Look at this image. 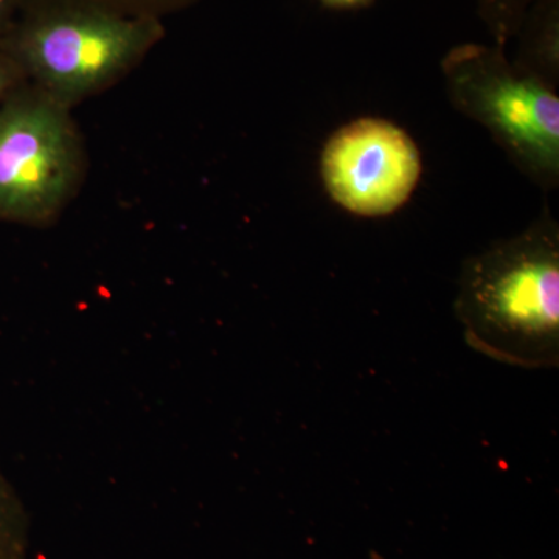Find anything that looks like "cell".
Wrapping results in <instances>:
<instances>
[{
  "mask_svg": "<svg viewBox=\"0 0 559 559\" xmlns=\"http://www.w3.org/2000/svg\"><path fill=\"white\" fill-rule=\"evenodd\" d=\"M455 311L474 352L518 369H558L557 238L532 234L469 260Z\"/></svg>",
  "mask_w": 559,
  "mask_h": 559,
  "instance_id": "obj_1",
  "label": "cell"
},
{
  "mask_svg": "<svg viewBox=\"0 0 559 559\" xmlns=\"http://www.w3.org/2000/svg\"><path fill=\"white\" fill-rule=\"evenodd\" d=\"M84 173L86 151L70 109L22 84L0 106V221L53 224Z\"/></svg>",
  "mask_w": 559,
  "mask_h": 559,
  "instance_id": "obj_3",
  "label": "cell"
},
{
  "mask_svg": "<svg viewBox=\"0 0 559 559\" xmlns=\"http://www.w3.org/2000/svg\"><path fill=\"white\" fill-rule=\"evenodd\" d=\"M44 2H61V0H24V9ZM70 2L97 3V5L123 11V13L146 14V16H156L164 20L167 14L187 9V7L193 5L200 0H70Z\"/></svg>",
  "mask_w": 559,
  "mask_h": 559,
  "instance_id": "obj_7",
  "label": "cell"
},
{
  "mask_svg": "<svg viewBox=\"0 0 559 559\" xmlns=\"http://www.w3.org/2000/svg\"><path fill=\"white\" fill-rule=\"evenodd\" d=\"M25 83L27 80H25L20 66L0 39V106Z\"/></svg>",
  "mask_w": 559,
  "mask_h": 559,
  "instance_id": "obj_9",
  "label": "cell"
},
{
  "mask_svg": "<svg viewBox=\"0 0 559 559\" xmlns=\"http://www.w3.org/2000/svg\"><path fill=\"white\" fill-rule=\"evenodd\" d=\"M535 0H479L480 14L496 38L503 40L521 27Z\"/></svg>",
  "mask_w": 559,
  "mask_h": 559,
  "instance_id": "obj_6",
  "label": "cell"
},
{
  "mask_svg": "<svg viewBox=\"0 0 559 559\" xmlns=\"http://www.w3.org/2000/svg\"><path fill=\"white\" fill-rule=\"evenodd\" d=\"M320 2L334 9H353V7L366 5L370 0H320Z\"/></svg>",
  "mask_w": 559,
  "mask_h": 559,
  "instance_id": "obj_11",
  "label": "cell"
},
{
  "mask_svg": "<svg viewBox=\"0 0 559 559\" xmlns=\"http://www.w3.org/2000/svg\"><path fill=\"white\" fill-rule=\"evenodd\" d=\"M24 10V0H0V39L13 28Z\"/></svg>",
  "mask_w": 559,
  "mask_h": 559,
  "instance_id": "obj_10",
  "label": "cell"
},
{
  "mask_svg": "<svg viewBox=\"0 0 559 559\" xmlns=\"http://www.w3.org/2000/svg\"><path fill=\"white\" fill-rule=\"evenodd\" d=\"M452 79L471 83L481 119L510 145L546 167H557L559 102L539 81L520 75L498 50L463 46L447 60Z\"/></svg>",
  "mask_w": 559,
  "mask_h": 559,
  "instance_id": "obj_5",
  "label": "cell"
},
{
  "mask_svg": "<svg viewBox=\"0 0 559 559\" xmlns=\"http://www.w3.org/2000/svg\"><path fill=\"white\" fill-rule=\"evenodd\" d=\"M14 516H16V499L5 479V474L0 468V559L7 558L13 544Z\"/></svg>",
  "mask_w": 559,
  "mask_h": 559,
  "instance_id": "obj_8",
  "label": "cell"
},
{
  "mask_svg": "<svg viewBox=\"0 0 559 559\" xmlns=\"http://www.w3.org/2000/svg\"><path fill=\"white\" fill-rule=\"evenodd\" d=\"M326 189L342 207L382 216L401 207L417 186L421 160L406 132L384 120L353 121L323 151Z\"/></svg>",
  "mask_w": 559,
  "mask_h": 559,
  "instance_id": "obj_4",
  "label": "cell"
},
{
  "mask_svg": "<svg viewBox=\"0 0 559 559\" xmlns=\"http://www.w3.org/2000/svg\"><path fill=\"white\" fill-rule=\"evenodd\" d=\"M370 559H385L382 557L381 554H378V551H370Z\"/></svg>",
  "mask_w": 559,
  "mask_h": 559,
  "instance_id": "obj_12",
  "label": "cell"
},
{
  "mask_svg": "<svg viewBox=\"0 0 559 559\" xmlns=\"http://www.w3.org/2000/svg\"><path fill=\"white\" fill-rule=\"evenodd\" d=\"M164 36L160 17L61 0L22 10L2 43L28 84L72 109L119 83Z\"/></svg>",
  "mask_w": 559,
  "mask_h": 559,
  "instance_id": "obj_2",
  "label": "cell"
}]
</instances>
